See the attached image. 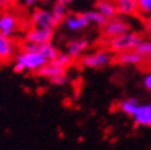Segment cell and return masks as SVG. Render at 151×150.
Instances as JSON below:
<instances>
[{"label": "cell", "instance_id": "9c48e42d", "mask_svg": "<svg viewBox=\"0 0 151 150\" xmlns=\"http://www.w3.org/2000/svg\"><path fill=\"white\" fill-rule=\"evenodd\" d=\"M90 41L86 37H77L72 39L66 43V53H68L73 59H78L89 49Z\"/></svg>", "mask_w": 151, "mask_h": 150}, {"label": "cell", "instance_id": "d6986e66", "mask_svg": "<svg viewBox=\"0 0 151 150\" xmlns=\"http://www.w3.org/2000/svg\"><path fill=\"white\" fill-rule=\"evenodd\" d=\"M39 52L47 59V61H53L56 57H58V54L60 53L59 49L56 48L52 42H47V43L40 45V50Z\"/></svg>", "mask_w": 151, "mask_h": 150}, {"label": "cell", "instance_id": "8992f818", "mask_svg": "<svg viewBox=\"0 0 151 150\" xmlns=\"http://www.w3.org/2000/svg\"><path fill=\"white\" fill-rule=\"evenodd\" d=\"M19 27V21L18 17L6 10L0 11V34L5 36L12 37Z\"/></svg>", "mask_w": 151, "mask_h": 150}, {"label": "cell", "instance_id": "7402d4cb", "mask_svg": "<svg viewBox=\"0 0 151 150\" xmlns=\"http://www.w3.org/2000/svg\"><path fill=\"white\" fill-rule=\"evenodd\" d=\"M138 4V13L143 16L151 14V0H137Z\"/></svg>", "mask_w": 151, "mask_h": 150}, {"label": "cell", "instance_id": "30bf717a", "mask_svg": "<svg viewBox=\"0 0 151 150\" xmlns=\"http://www.w3.org/2000/svg\"><path fill=\"white\" fill-rule=\"evenodd\" d=\"M113 61L122 66H137L142 64L144 59L136 49H132V50H125V52L115 54Z\"/></svg>", "mask_w": 151, "mask_h": 150}, {"label": "cell", "instance_id": "7c38bea8", "mask_svg": "<svg viewBox=\"0 0 151 150\" xmlns=\"http://www.w3.org/2000/svg\"><path fill=\"white\" fill-rule=\"evenodd\" d=\"M16 46L11 37L0 34V63H9L14 58Z\"/></svg>", "mask_w": 151, "mask_h": 150}, {"label": "cell", "instance_id": "ba28073f", "mask_svg": "<svg viewBox=\"0 0 151 150\" xmlns=\"http://www.w3.org/2000/svg\"><path fill=\"white\" fill-rule=\"evenodd\" d=\"M64 25L66 27L67 30L72 32H78L84 29H86L90 24L85 12H78V13H67L65 19H64Z\"/></svg>", "mask_w": 151, "mask_h": 150}, {"label": "cell", "instance_id": "9a60e30c", "mask_svg": "<svg viewBox=\"0 0 151 150\" xmlns=\"http://www.w3.org/2000/svg\"><path fill=\"white\" fill-rule=\"evenodd\" d=\"M95 10L102 13L107 19L114 18L118 16V11L113 0H97L95 4Z\"/></svg>", "mask_w": 151, "mask_h": 150}, {"label": "cell", "instance_id": "2e32d148", "mask_svg": "<svg viewBox=\"0 0 151 150\" xmlns=\"http://www.w3.org/2000/svg\"><path fill=\"white\" fill-rule=\"evenodd\" d=\"M138 105H139V102H138L137 99H134V97H128V99H126V100H122V101L119 103V109H120V112H122L125 115L132 117V115H133V113H134L136 108L138 107Z\"/></svg>", "mask_w": 151, "mask_h": 150}, {"label": "cell", "instance_id": "6da1fadb", "mask_svg": "<svg viewBox=\"0 0 151 150\" xmlns=\"http://www.w3.org/2000/svg\"><path fill=\"white\" fill-rule=\"evenodd\" d=\"M47 59L40 52H28L22 50L18 52L13 58V71L16 73L23 72H37L45 64Z\"/></svg>", "mask_w": 151, "mask_h": 150}, {"label": "cell", "instance_id": "8fae6325", "mask_svg": "<svg viewBox=\"0 0 151 150\" xmlns=\"http://www.w3.org/2000/svg\"><path fill=\"white\" fill-rule=\"evenodd\" d=\"M131 118L133 119V123L137 126L151 127V105L139 103Z\"/></svg>", "mask_w": 151, "mask_h": 150}, {"label": "cell", "instance_id": "f1b7e54d", "mask_svg": "<svg viewBox=\"0 0 151 150\" xmlns=\"http://www.w3.org/2000/svg\"><path fill=\"white\" fill-rule=\"evenodd\" d=\"M11 1H12V3H14V1H16V0H11Z\"/></svg>", "mask_w": 151, "mask_h": 150}, {"label": "cell", "instance_id": "e0dca14e", "mask_svg": "<svg viewBox=\"0 0 151 150\" xmlns=\"http://www.w3.org/2000/svg\"><path fill=\"white\" fill-rule=\"evenodd\" d=\"M85 14H86V17H88L90 24H93V25H96V27H99V28H103V27L107 24V22H108L107 18H106L102 13H100L97 10L86 11Z\"/></svg>", "mask_w": 151, "mask_h": 150}, {"label": "cell", "instance_id": "83f0119b", "mask_svg": "<svg viewBox=\"0 0 151 150\" xmlns=\"http://www.w3.org/2000/svg\"><path fill=\"white\" fill-rule=\"evenodd\" d=\"M73 1L74 0H56V3H60V4H64V5H70Z\"/></svg>", "mask_w": 151, "mask_h": 150}, {"label": "cell", "instance_id": "603a6c76", "mask_svg": "<svg viewBox=\"0 0 151 150\" xmlns=\"http://www.w3.org/2000/svg\"><path fill=\"white\" fill-rule=\"evenodd\" d=\"M49 82H50L52 84H55V85L61 87V85H65V84L68 82V76H67V73L65 72V73L59 74V76H55V77L50 78Z\"/></svg>", "mask_w": 151, "mask_h": 150}, {"label": "cell", "instance_id": "7a4b0ae2", "mask_svg": "<svg viewBox=\"0 0 151 150\" xmlns=\"http://www.w3.org/2000/svg\"><path fill=\"white\" fill-rule=\"evenodd\" d=\"M142 41H143V36L140 34L133 32V31H127L120 36L114 37V39L108 40L107 48L113 54H118L125 50L136 49Z\"/></svg>", "mask_w": 151, "mask_h": 150}, {"label": "cell", "instance_id": "52a82bcc", "mask_svg": "<svg viewBox=\"0 0 151 150\" xmlns=\"http://www.w3.org/2000/svg\"><path fill=\"white\" fill-rule=\"evenodd\" d=\"M53 37H54V29H42V28L31 27L24 36V41L36 45H43L47 42H52Z\"/></svg>", "mask_w": 151, "mask_h": 150}, {"label": "cell", "instance_id": "cb8c5ba5", "mask_svg": "<svg viewBox=\"0 0 151 150\" xmlns=\"http://www.w3.org/2000/svg\"><path fill=\"white\" fill-rule=\"evenodd\" d=\"M39 1V0H16V4H19L22 6H25V7H31L34 5H36V3Z\"/></svg>", "mask_w": 151, "mask_h": 150}, {"label": "cell", "instance_id": "5b68a950", "mask_svg": "<svg viewBox=\"0 0 151 150\" xmlns=\"http://www.w3.org/2000/svg\"><path fill=\"white\" fill-rule=\"evenodd\" d=\"M30 23L34 28H42V29H55L58 27L53 18L52 11L46 9H36L31 13Z\"/></svg>", "mask_w": 151, "mask_h": 150}, {"label": "cell", "instance_id": "4316f807", "mask_svg": "<svg viewBox=\"0 0 151 150\" xmlns=\"http://www.w3.org/2000/svg\"><path fill=\"white\" fill-rule=\"evenodd\" d=\"M10 3H11V0H0V10H5Z\"/></svg>", "mask_w": 151, "mask_h": 150}, {"label": "cell", "instance_id": "ac0fdd59", "mask_svg": "<svg viewBox=\"0 0 151 150\" xmlns=\"http://www.w3.org/2000/svg\"><path fill=\"white\" fill-rule=\"evenodd\" d=\"M50 11H52V14H53V18H54L56 25L61 24L65 19L66 14L68 13L67 5H64V4H60V3H55Z\"/></svg>", "mask_w": 151, "mask_h": 150}, {"label": "cell", "instance_id": "d4e9b609", "mask_svg": "<svg viewBox=\"0 0 151 150\" xmlns=\"http://www.w3.org/2000/svg\"><path fill=\"white\" fill-rule=\"evenodd\" d=\"M143 84H144V87H145V89H146L147 91H151V71L147 72L145 76H144Z\"/></svg>", "mask_w": 151, "mask_h": 150}, {"label": "cell", "instance_id": "5bb4252c", "mask_svg": "<svg viewBox=\"0 0 151 150\" xmlns=\"http://www.w3.org/2000/svg\"><path fill=\"white\" fill-rule=\"evenodd\" d=\"M66 72V69L64 67H60L56 64H54L53 61H48L47 64H45L39 71L36 72V74L39 77H42V78H46V79H50L55 76H59L61 73H65Z\"/></svg>", "mask_w": 151, "mask_h": 150}, {"label": "cell", "instance_id": "484cf974", "mask_svg": "<svg viewBox=\"0 0 151 150\" xmlns=\"http://www.w3.org/2000/svg\"><path fill=\"white\" fill-rule=\"evenodd\" d=\"M144 28H145V30H146L149 34H151V14H149V16L145 17Z\"/></svg>", "mask_w": 151, "mask_h": 150}, {"label": "cell", "instance_id": "3957f363", "mask_svg": "<svg viewBox=\"0 0 151 150\" xmlns=\"http://www.w3.org/2000/svg\"><path fill=\"white\" fill-rule=\"evenodd\" d=\"M114 60V54L108 48H100L96 52L88 53L81 57V65L86 69H103Z\"/></svg>", "mask_w": 151, "mask_h": 150}, {"label": "cell", "instance_id": "f546056e", "mask_svg": "<svg viewBox=\"0 0 151 150\" xmlns=\"http://www.w3.org/2000/svg\"><path fill=\"white\" fill-rule=\"evenodd\" d=\"M150 105H151V103H150Z\"/></svg>", "mask_w": 151, "mask_h": 150}, {"label": "cell", "instance_id": "4fadbf2b", "mask_svg": "<svg viewBox=\"0 0 151 150\" xmlns=\"http://www.w3.org/2000/svg\"><path fill=\"white\" fill-rule=\"evenodd\" d=\"M115 4L116 11L119 16H134L138 13V4L137 0H113Z\"/></svg>", "mask_w": 151, "mask_h": 150}, {"label": "cell", "instance_id": "277c9868", "mask_svg": "<svg viewBox=\"0 0 151 150\" xmlns=\"http://www.w3.org/2000/svg\"><path fill=\"white\" fill-rule=\"evenodd\" d=\"M127 31H129L128 23L125 19H122V18L118 17V16L108 19L107 24L102 28V34L107 40L114 39V37L120 36V35H122Z\"/></svg>", "mask_w": 151, "mask_h": 150}, {"label": "cell", "instance_id": "ffe728a7", "mask_svg": "<svg viewBox=\"0 0 151 150\" xmlns=\"http://www.w3.org/2000/svg\"><path fill=\"white\" fill-rule=\"evenodd\" d=\"M73 61H74V59L71 57V55L68 54V53H59L58 54V57H56L54 60H53V63L54 64H56L58 66H60V67H64V69H68L72 64H73Z\"/></svg>", "mask_w": 151, "mask_h": 150}, {"label": "cell", "instance_id": "44dd1931", "mask_svg": "<svg viewBox=\"0 0 151 150\" xmlns=\"http://www.w3.org/2000/svg\"><path fill=\"white\" fill-rule=\"evenodd\" d=\"M136 50L142 55L143 59H151V41L149 40H143Z\"/></svg>", "mask_w": 151, "mask_h": 150}]
</instances>
